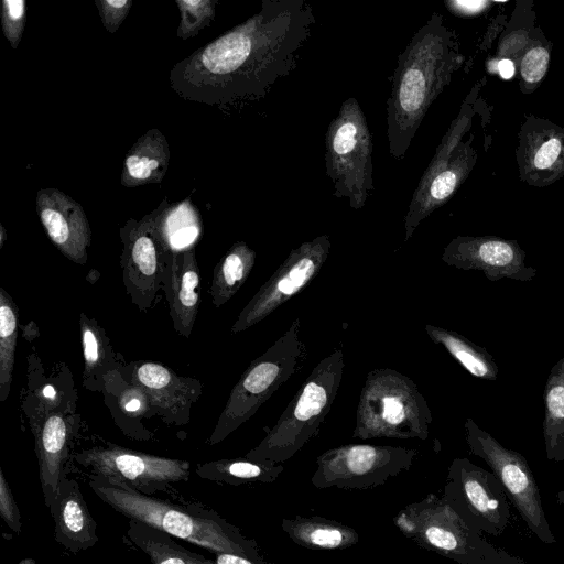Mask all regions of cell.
I'll return each mask as SVG.
<instances>
[{"label":"cell","mask_w":564,"mask_h":564,"mask_svg":"<svg viewBox=\"0 0 564 564\" xmlns=\"http://www.w3.org/2000/svg\"><path fill=\"white\" fill-rule=\"evenodd\" d=\"M314 24L305 0H263L258 13L209 43L200 62L228 97H261L294 69Z\"/></svg>","instance_id":"1"},{"label":"cell","mask_w":564,"mask_h":564,"mask_svg":"<svg viewBox=\"0 0 564 564\" xmlns=\"http://www.w3.org/2000/svg\"><path fill=\"white\" fill-rule=\"evenodd\" d=\"M453 35L433 13L400 52L387 100L389 152L402 160L433 101L442 93L460 58Z\"/></svg>","instance_id":"2"},{"label":"cell","mask_w":564,"mask_h":564,"mask_svg":"<svg viewBox=\"0 0 564 564\" xmlns=\"http://www.w3.org/2000/svg\"><path fill=\"white\" fill-rule=\"evenodd\" d=\"M94 494L115 511L213 554H240L263 562L257 542L218 512L197 505H178L140 492L115 478L90 475Z\"/></svg>","instance_id":"3"},{"label":"cell","mask_w":564,"mask_h":564,"mask_svg":"<svg viewBox=\"0 0 564 564\" xmlns=\"http://www.w3.org/2000/svg\"><path fill=\"white\" fill-rule=\"evenodd\" d=\"M345 368L341 344L324 357L260 443L245 457L282 464L316 437L338 394Z\"/></svg>","instance_id":"4"},{"label":"cell","mask_w":564,"mask_h":564,"mask_svg":"<svg viewBox=\"0 0 564 564\" xmlns=\"http://www.w3.org/2000/svg\"><path fill=\"white\" fill-rule=\"evenodd\" d=\"M352 437L421 440L433 421L427 401L408 376L391 369L370 370L360 390Z\"/></svg>","instance_id":"5"},{"label":"cell","mask_w":564,"mask_h":564,"mask_svg":"<svg viewBox=\"0 0 564 564\" xmlns=\"http://www.w3.org/2000/svg\"><path fill=\"white\" fill-rule=\"evenodd\" d=\"M308 357L301 338V319L289 328L242 372L230 391L208 443L215 445L250 420L278 389L296 376Z\"/></svg>","instance_id":"6"},{"label":"cell","mask_w":564,"mask_h":564,"mask_svg":"<svg viewBox=\"0 0 564 564\" xmlns=\"http://www.w3.org/2000/svg\"><path fill=\"white\" fill-rule=\"evenodd\" d=\"M372 138L366 116L354 97L345 99L325 133L326 174L334 196L362 208L375 191Z\"/></svg>","instance_id":"7"},{"label":"cell","mask_w":564,"mask_h":564,"mask_svg":"<svg viewBox=\"0 0 564 564\" xmlns=\"http://www.w3.org/2000/svg\"><path fill=\"white\" fill-rule=\"evenodd\" d=\"M394 523L419 546L458 564H470L495 549L443 497L433 494L400 510Z\"/></svg>","instance_id":"8"},{"label":"cell","mask_w":564,"mask_h":564,"mask_svg":"<svg viewBox=\"0 0 564 564\" xmlns=\"http://www.w3.org/2000/svg\"><path fill=\"white\" fill-rule=\"evenodd\" d=\"M464 431L470 454L490 467L529 530L541 542L554 544L556 538L549 524L539 485L525 457L505 447L471 417L466 419Z\"/></svg>","instance_id":"9"},{"label":"cell","mask_w":564,"mask_h":564,"mask_svg":"<svg viewBox=\"0 0 564 564\" xmlns=\"http://www.w3.org/2000/svg\"><path fill=\"white\" fill-rule=\"evenodd\" d=\"M417 454L394 445H339L317 456L311 481L318 489L375 488L409 470Z\"/></svg>","instance_id":"10"},{"label":"cell","mask_w":564,"mask_h":564,"mask_svg":"<svg viewBox=\"0 0 564 564\" xmlns=\"http://www.w3.org/2000/svg\"><path fill=\"white\" fill-rule=\"evenodd\" d=\"M471 527L498 536L510 520V501L496 475L469 460H452L442 496Z\"/></svg>","instance_id":"11"},{"label":"cell","mask_w":564,"mask_h":564,"mask_svg":"<svg viewBox=\"0 0 564 564\" xmlns=\"http://www.w3.org/2000/svg\"><path fill=\"white\" fill-rule=\"evenodd\" d=\"M332 248L330 237L321 235L293 248L273 274L239 313L231 333L247 330L303 291L322 271Z\"/></svg>","instance_id":"12"},{"label":"cell","mask_w":564,"mask_h":564,"mask_svg":"<svg viewBox=\"0 0 564 564\" xmlns=\"http://www.w3.org/2000/svg\"><path fill=\"white\" fill-rule=\"evenodd\" d=\"M90 475L115 478L150 495L171 484L187 480L189 463L137 452L118 445L94 446L74 455Z\"/></svg>","instance_id":"13"},{"label":"cell","mask_w":564,"mask_h":564,"mask_svg":"<svg viewBox=\"0 0 564 564\" xmlns=\"http://www.w3.org/2000/svg\"><path fill=\"white\" fill-rule=\"evenodd\" d=\"M463 123L460 118L453 122L413 192L404 217V241L454 194L469 170L470 156L460 142Z\"/></svg>","instance_id":"14"},{"label":"cell","mask_w":564,"mask_h":564,"mask_svg":"<svg viewBox=\"0 0 564 564\" xmlns=\"http://www.w3.org/2000/svg\"><path fill=\"white\" fill-rule=\"evenodd\" d=\"M441 259L459 270L480 271L491 282H529L538 274L535 268L527 265L525 253L516 241L497 237L458 236L444 248Z\"/></svg>","instance_id":"15"},{"label":"cell","mask_w":564,"mask_h":564,"mask_svg":"<svg viewBox=\"0 0 564 564\" xmlns=\"http://www.w3.org/2000/svg\"><path fill=\"white\" fill-rule=\"evenodd\" d=\"M36 414L31 419L34 435L35 454L39 463V476L44 499L48 509L55 501L65 463L68 458L72 429L62 410L37 405Z\"/></svg>","instance_id":"16"},{"label":"cell","mask_w":564,"mask_h":564,"mask_svg":"<svg viewBox=\"0 0 564 564\" xmlns=\"http://www.w3.org/2000/svg\"><path fill=\"white\" fill-rule=\"evenodd\" d=\"M169 254L165 245L149 232H137L126 243L121 258L123 284L139 310L151 307L163 290Z\"/></svg>","instance_id":"17"},{"label":"cell","mask_w":564,"mask_h":564,"mask_svg":"<svg viewBox=\"0 0 564 564\" xmlns=\"http://www.w3.org/2000/svg\"><path fill=\"white\" fill-rule=\"evenodd\" d=\"M132 381L147 393L151 409L173 422L184 419L202 393L198 381L181 377L166 366L153 361L139 362L133 369Z\"/></svg>","instance_id":"18"},{"label":"cell","mask_w":564,"mask_h":564,"mask_svg":"<svg viewBox=\"0 0 564 564\" xmlns=\"http://www.w3.org/2000/svg\"><path fill=\"white\" fill-rule=\"evenodd\" d=\"M174 329L188 338L199 307L200 274L194 249L171 252L163 278Z\"/></svg>","instance_id":"19"},{"label":"cell","mask_w":564,"mask_h":564,"mask_svg":"<svg viewBox=\"0 0 564 564\" xmlns=\"http://www.w3.org/2000/svg\"><path fill=\"white\" fill-rule=\"evenodd\" d=\"M50 512L54 520L55 541L66 550L78 553L98 542L97 523L74 478L63 476Z\"/></svg>","instance_id":"20"},{"label":"cell","mask_w":564,"mask_h":564,"mask_svg":"<svg viewBox=\"0 0 564 564\" xmlns=\"http://www.w3.org/2000/svg\"><path fill=\"white\" fill-rule=\"evenodd\" d=\"M281 528L295 544L311 550H344L359 541L354 528L317 516L284 518Z\"/></svg>","instance_id":"21"},{"label":"cell","mask_w":564,"mask_h":564,"mask_svg":"<svg viewBox=\"0 0 564 564\" xmlns=\"http://www.w3.org/2000/svg\"><path fill=\"white\" fill-rule=\"evenodd\" d=\"M542 423L545 456L564 462V356L552 367L543 391Z\"/></svg>","instance_id":"22"},{"label":"cell","mask_w":564,"mask_h":564,"mask_svg":"<svg viewBox=\"0 0 564 564\" xmlns=\"http://www.w3.org/2000/svg\"><path fill=\"white\" fill-rule=\"evenodd\" d=\"M424 329L433 343L442 346L473 377L497 380V362L486 348L452 329L432 324H426Z\"/></svg>","instance_id":"23"},{"label":"cell","mask_w":564,"mask_h":564,"mask_svg":"<svg viewBox=\"0 0 564 564\" xmlns=\"http://www.w3.org/2000/svg\"><path fill=\"white\" fill-rule=\"evenodd\" d=\"M128 539L144 552L151 564H215L212 558L176 543L171 535L129 519Z\"/></svg>","instance_id":"24"},{"label":"cell","mask_w":564,"mask_h":564,"mask_svg":"<svg viewBox=\"0 0 564 564\" xmlns=\"http://www.w3.org/2000/svg\"><path fill=\"white\" fill-rule=\"evenodd\" d=\"M284 466L273 462L253 460L247 457L224 458L196 467V474L207 480L232 486L245 484H271L283 473Z\"/></svg>","instance_id":"25"},{"label":"cell","mask_w":564,"mask_h":564,"mask_svg":"<svg viewBox=\"0 0 564 564\" xmlns=\"http://www.w3.org/2000/svg\"><path fill=\"white\" fill-rule=\"evenodd\" d=\"M256 262V251L246 242H236L216 264L210 296L215 307L226 304L243 285Z\"/></svg>","instance_id":"26"},{"label":"cell","mask_w":564,"mask_h":564,"mask_svg":"<svg viewBox=\"0 0 564 564\" xmlns=\"http://www.w3.org/2000/svg\"><path fill=\"white\" fill-rule=\"evenodd\" d=\"M40 218L58 250L69 260L84 264L90 241L87 225L78 216H67L55 207L41 208Z\"/></svg>","instance_id":"27"},{"label":"cell","mask_w":564,"mask_h":564,"mask_svg":"<svg viewBox=\"0 0 564 564\" xmlns=\"http://www.w3.org/2000/svg\"><path fill=\"white\" fill-rule=\"evenodd\" d=\"M82 348L84 357V384L88 388L90 381L98 383L102 379L101 373L110 370L115 357L105 330L84 313L79 319Z\"/></svg>","instance_id":"28"},{"label":"cell","mask_w":564,"mask_h":564,"mask_svg":"<svg viewBox=\"0 0 564 564\" xmlns=\"http://www.w3.org/2000/svg\"><path fill=\"white\" fill-rule=\"evenodd\" d=\"M19 313L10 294L0 289V401L10 393L18 341Z\"/></svg>","instance_id":"29"},{"label":"cell","mask_w":564,"mask_h":564,"mask_svg":"<svg viewBox=\"0 0 564 564\" xmlns=\"http://www.w3.org/2000/svg\"><path fill=\"white\" fill-rule=\"evenodd\" d=\"M549 53L544 47L536 46L528 51L521 61V75L529 84L540 82L547 69Z\"/></svg>","instance_id":"30"},{"label":"cell","mask_w":564,"mask_h":564,"mask_svg":"<svg viewBox=\"0 0 564 564\" xmlns=\"http://www.w3.org/2000/svg\"><path fill=\"white\" fill-rule=\"evenodd\" d=\"M0 516L13 532H21L22 522L20 510L2 468H0Z\"/></svg>","instance_id":"31"},{"label":"cell","mask_w":564,"mask_h":564,"mask_svg":"<svg viewBox=\"0 0 564 564\" xmlns=\"http://www.w3.org/2000/svg\"><path fill=\"white\" fill-rule=\"evenodd\" d=\"M118 403L120 409L128 414L142 415L151 408L147 393L135 384L123 391Z\"/></svg>","instance_id":"32"},{"label":"cell","mask_w":564,"mask_h":564,"mask_svg":"<svg viewBox=\"0 0 564 564\" xmlns=\"http://www.w3.org/2000/svg\"><path fill=\"white\" fill-rule=\"evenodd\" d=\"M563 151L562 141L556 138L545 140L535 151L533 164L539 170L551 169L560 159Z\"/></svg>","instance_id":"33"},{"label":"cell","mask_w":564,"mask_h":564,"mask_svg":"<svg viewBox=\"0 0 564 564\" xmlns=\"http://www.w3.org/2000/svg\"><path fill=\"white\" fill-rule=\"evenodd\" d=\"M126 165L132 177L143 180L148 178L158 169L159 162L148 156L131 155L127 159Z\"/></svg>","instance_id":"34"},{"label":"cell","mask_w":564,"mask_h":564,"mask_svg":"<svg viewBox=\"0 0 564 564\" xmlns=\"http://www.w3.org/2000/svg\"><path fill=\"white\" fill-rule=\"evenodd\" d=\"M3 9L4 19L7 20L6 28L9 29V34L17 33L18 28H21L20 22L24 15V1L6 0L3 1Z\"/></svg>","instance_id":"35"},{"label":"cell","mask_w":564,"mask_h":564,"mask_svg":"<svg viewBox=\"0 0 564 564\" xmlns=\"http://www.w3.org/2000/svg\"><path fill=\"white\" fill-rule=\"evenodd\" d=\"M470 564H528L519 556L495 546L492 551Z\"/></svg>","instance_id":"36"},{"label":"cell","mask_w":564,"mask_h":564,"mask_svg":"<svg viewBox=\"0 0 564 564\" xmlns=\"http://www.w3.org/2000/svg\"><path fill=\"white\" fill-rule=\"evenodd\" d=\"M446 7L449 11L456 14L469 15L480 12L488 6L486 1H464V0H452L446 1Z\"/></svg>","instance_id":"37"},{"label":"cell","mask_w":564,"mask_h":564,"mask_svg":"<svg viewBox=\"0 0 564 564\" xmlns=\"http://www.w3.org/2000/svg\"><path fill=\"white\" fill-rule=\"evenodd\" d=\"M215 564H268L265 561L258 562L247 556L232 553H217L213 558Z\"/></svg>","instance_id":"38"},{"label":"cell","mask_w":564,"mask_h":564,"mask_svg":"<svg viewBox=\"0 0 564 564\" xmlns=\"http://www.w3.org/2000/svg\"><path fill=\"white\" fill-rule=\"evenodd\" d=\"M498 70L503 78H510L514 73V66L511 61L502 59L498 64Z\"/></svg>","instance_id":"39"},{"label":"cell","mask_w":564,"mask_h":564,"mask_svg":"<svg viewBox=\"0 0 564 564\" xmlns=\"http://www.w3.org/2000/svg\"><path fill=\"white\" fill-rule=\"evenodd\" d=\"M98 276H99V272L96 271V270H91L88 274H87V281H89L90 283H95L97 280H98Z\"/></svg>","instance_id":"40"},{"label":"cell","mask_w":564,"mask_h":564,"mask_svg":"<svg viewBox=\"0 0 564 564\" xmlns=\"http://www.w3.org/2000/svg\"><path fill=\"white\" fill-rule=\"evenodd\" d=\"M556 502L558 505H564V489L560 490L557 494H556Z\"/></svg>","instance_id":"41"},{"label":"cell","mask_w":564,"mask_h":564,"mask_svg":"<svg viewBox=\"0 0 564 564\" xmlns=\"http://www.w3.org/2000/svg\"><path fill=\"white\" fill-rule=\"evenodd\" d=\"M19 564H25V561H22ZM28 564H35V562L32 560H28Z\"/></svg>","instance_id":"42"}]
</instances>
